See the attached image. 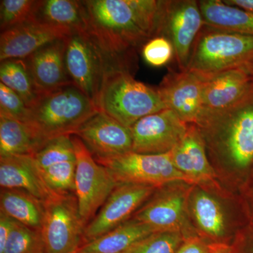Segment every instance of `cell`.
<instances>
[{
	"instance_id": "obj_32",
	"label": "cell",
	"mask_w": 253,
	"mask_h": 253,
	"mask_svg": "<svg viewBox=\"0 0 253 253\" xmlns=\"http://www.w3.org/2000/svg\"><path fill=\"white\" fill-rule=\"evenodd\" d=\"M142 56L150 66L161 67L174 58V46L166 37L156 36L142 46Z\"/></svg>"
},
{
	"instance_id": "obj_10",
	"label": "cell",
	"mask_w": 253,
	"mask_h": 253,
	"mask_svg": "<svg viewBox=\"0 0 253 253\" xmlns=\"http://www.w3.org/2000/svg\"><path fill=\"white\" fill-rule=\"evenodd\" d=\"M98 162L107 168L119 183H133L155 188L174 182L193 184L187 176L176 169L169 152L143 154L130 151Z\"/></svg>"
},
{
	"instance_id": "obj_35",
	"label": "cell",
	"mask_w": 253,
	"mask_h": 253,
	"mask_svg": "<svg viewBox=\"0 0 253 253\" xmlns=\"http://www.w3.org/2000/svg\"><path fill=\"white\" fill-rule=\"evenodd\" d=\"M14 219L0 212V253L2 252L15 224Z\"/></svg>"
},
{
	"instance_id": "obj_11",
	"label": "cell",
	"mask_w": 253,
	"mask_h": 253,
	"mask_svg": "<svg viewBox=\"0 0 253 253\" xmlns=\"http://www.w3.org/2000/svg\"><path fill=\"white\" fill-rule=\"evenodd\" d=\"M156 189L143 184L119 183L96 216L84 228V244L129 220L133 213L144 206Z\"/></svg>"
},
{
	"instance_id": "obj_9",
	"label": "cell",
	"mask_w": 253,
	"mask_h": 253,
	"mask_svg": "<svg viewBox=\"0 0 253 253\" xmlns=\"http://www.w3.org/2000/svg\"><path fill=\"white\" fill-rule=\"evenodd\" d=\"M44 206L41 228L44 253H78L84 245L86 226L80 214L76 196L59 195Z\"/></svg>"
},
{
	"instance_id": "obj_23",
	"label": "cell",
	"mask_w": 253,
	"mask_h": 253,
	"mask_svg": "<svg viewBox=\"0 0 253 253\" xmlns=\"http://www.w3.org/2000/svg\"><path fill=\"white\" fill-rule=\"evenodd\" d=\"M46 143L28 123L0 117V158L34 156Z\"/></svg>"
},
{
	"instance_id": "obj_5",
	"label": "cell",
	"mask_w": 253,
	"mask_h": 253,
	"mask_svg": "<svg viewBox=\"0 0 253 253\" xmlns=\"http://www.w3.org/2000/svg\"><path fill=\"white\" fill-rule=\"evenodd\" d=\"M253 65V36L238 34L204 25L196 38L188 71L203 80Z\"/></svg>"
},
{
	"instance_id": "obj_27",
	"label": "cell",
	"mask_w": 253,
	"mask_h": 253,
	"mask_svg": "<svg viewBox=\"0 0 253 253\" xmlns=\"http://www.w3.org/2000/svg\"><path fill=\"white\" fill-rule=\"evenodd\" d=\"M0 80L4 85L19 95L28 108L34 104L41 95L26 59L1 61Z\"/></svg>"
},
{
	"instance_id": "obj_29",
	"label": "cell",
	"mask_w": 253,
	"mask_h": 253,
	"mask_svg": "<svg viewBox=\"0 0 253 253\" xmlns=\"http://www.w3.org/2000/svg\"><path fill=\"white\" fill-rule=\"evenodd\" d=\"M0 253H44L41 231L15 221L6 246Z\"/></svg>"
},
{
	"instance_id": "obj_36",
	"label": "cell",
	"mask_w": 253,
	"mask_h": 253,
	"mask_svg": "<svg viewBox=\"0 0 253 253\" xmlns=\"http://www.w3.org/2000/svg\"><path fill=\"white\" fill-rule=\"evenodd\" d=\"M245 236L242 242L233 246V253H253V231Z\"/></svg>"
},
{
	"instance_id": "obj_37",
	"label": "cell",
	"mask_w": 253,
	"mask_h": 253,
	"mask_svg": "<svg viewBox=\"0 0 253 253\" xmlns=\"http://www.w3.org/2000/svg\"><path fill=\"white\" fill-rule=\"evenodd\" d=\"M208 253H233V246L222 242H213Z\"/></svg>"
},
{
	"instance_id": "obj_16",
	"label": "cell",
	"mask_w": 253,
	"mask_h": 253,
	"mask_svg": "<svg viewBox=\"0 0 253 253\" xmlns=\"http://www.w3.org/2000/svg\"><path fill=\"white\" fill-rule=\"evenodd\" d=\"M134 218L156 231H179L185 238L197 235L188 229L187 199L181 190L159 193L149 200Z\"/></svg>"
},
{
	"instance_id": "obj_30",
	"label": "cell",
	"mask_w": 253,
	"mask_h": 253,
	"mask_svg": "<svg viewBox=\"0 0 253 253\" xmlns=\"http://www.w3.org/2000/svg\"><path fill=\"white\" fill-rule=\"evenodd\" d=\"M184 239L185 236L179 231H157L123 253H175Z\"/></svg>"
},
{
	"instance_id": "obj_14",
	"label": "cell",
	"mask_w": 253,
	"mask_h": 253,
	"mask_svg": "<svg viewBox=\"0 0 253 253\" xmlns=\"http://www.w3.org/2000/svg\"><path fill=\"white\" fill-rule=\"evenodd\" d=\"M204 80L186 71H169L158 86L168 109L187 124L197 123L202 111Z\"/></svg>"
},
{
	"instance_id": "obj_22",
	"label": "cell",
	"mask_w": 253,
	"mask_h": 253,
	"mask_svg": "<svg viewBox=\"0 0 253 253\" xmlns=\"http://www.w3.org/2000/svg\"><path fill=\"white\" fill-rule=\"evenodd\" d=\"M199 4L206 26L253 36V13L226 4L223 0H201Z\"/></svg>"
},
{
	"instance_id": "obj_17",
	"label": "cell",
	"mask_w": 253,
	"mask_h": 253,
	"mask_svg": "<svg viewBox=\"0 0 253 253\" xmlns=\"http://www.w3.org/2000/svg\"><path fill=\"white\" fill-rule=\"evenodd\" d=\"M251 67L230 70L204 81L199 119L230 107L247 94L253 86Z\"/></svg>"
},
{
	"instance_id": "obj_3",
	"label": "cell",
	"mask_w": 253,
	"mask_h": 253,
	"mask_svg": "<svg viewBox=\"0 0 253 253\" xmlns=\"http://www.w3.org/2000/svg\"><path fill=\"white\" fill-rule=\"evenodd\" d=\"M28 124L48 142L64 135H75L79 128L99 111L74 84L40 95L29 108Z\"/></svg>"
},
{
	"instance_id": "obj_4",
	"label": "cell",
	"mask_w": 253,
	"mask_h": 253,
	"mask_svg": "<svg viewBox=\"0 0 253 253\" xmlns=\"http://www.w3.org/2000/svg\"><path fill=\"white\" fill-rule=\"evenodd\" d=\"M97 108L128 128L167 109L158 87L136 81L129 71L116 68H110L105 76Z\"/></svg>"
},
{
	"instance_id": "obj_28",
	"label": "cell",
	"mask_w": 253,
	"mask_h": 253,
	"mask_svg": "<svg viewBox=\"0 0 253 253\" xmlns=\"http://www.w3.org/2000/svg\"><path fill=\"white\" fill-rule=\"evenodd\" d=\"M33 156L41 170L59 163L76 161L74 145L70 135L51 139Z\"/></svg>"
},
{
	"instance_id": "obj_2",
	"label": "cell",
	"mask_w": 253,
	"mask_h": 253,
	"mask_svg": "<svg viewBox=\"0 0 253 253\" xmlns=\"http://www.w3.org/2000/svg\"><path fill=\"white\" fill-rule=\"evenodd\" d=\"M206 147L213 148L243 174L253 172V86L227 109L196 123Z\"/></svg>"
},
{
	"instance_id": "obj_13",
	"label": "cell",
	"mask_w": 253,
	"mask_h": 253,
	"mask_svg": "<svg viewBox=\"0 0 253 253\" xmlns=\"http://www.w3.org/2000/svg\"><path fill=\"white\" fill-rule=\"evenodd\" d=\"M75 135L81 139L97 161L132 151L130 128L102 111H98L88 119Z\"/></svg>"
},
{
	"instance_id": "obj_18",
	"label": "cell",
	"mask_w": 253,
	"mask_h": 253,
	"mask_svg": "<svg viewBox=\"0 0 253 253\" xmlns=\"http://www.w3.org/2000/svg\"><path fill=\"white\" fill-rule=\"evenodd\" d=\"M0 186L26 191L44 204L59 196L48 185L33 156L0 158Z\"/></svg>"
},
{
	"instance_id": "obj_25",
	"label": "cell",
	"mask_w": 253,
	"mask_h": 253,
	"mask_svg": "<svg viewBox=\"0 0 253 253\" xmlns=\"http://www.w3.org/2000/svg\"><path fill=\"white\" fill-rule=\"evenodd\" d=\"M0 211L23 225L41 231L45 206L26 191L1 189Z\"/></svg>"
},
{
	"instance_id": "obj_24",
	"label": "cell",
	"mask_w": 253,
	"mask_h": 253,
	"mask_svg": "<svg viewBox=\"0 0 253 253\" xmlns=\"http://www.w3.org/2000/svg\"><path fill=\"white\" fill-rule=\"evenodd\" d=\"M33 20L73 32L87 31L85 9L83 1H38Z\"/></svg>"
},
{
	"instance_id": "obj_7",
	"label": "cell",
	"mask_w": 253,
	"mask_h": 253,
	"mask_svg": "<svg viewBox=\"0 0 253 253\" xmlns=\"http://www.w3.org/2000/svg\"><path fill=\"white\" fill-rule=\"evenodd\" d=\"M76 156L75 196L84 224L89 222L104 206L119 182L100 164L79 137L71 135Z\"/></svg>"
},
{
	"instance_id": "obj_26",
	"label": "cell",
	"mask_w": 253,
	"mask_h": 253,
	"mask_svg": "<svg viewBox=\"0 0 253 253\" xmlns=\"http://www.w3.org/2000/svg\"><path fill=\"white\" fill-rule=\"evenodd\" d=\"M191 208L199 229L208 237L220 239L225 234V217L217 200L202 190L191 196Z\"/></svg>"
},
{
	"instance_id": "obj_31",
	"label": "cell",
	"mask_w": 253,
	"mask_h": 253,
	"mask_svg": "<svg viewBox=\"0 0 253 253\" xmlns=\"http://www.w3.org/2000/svg\"><path fill=\"white\" fill-rule=\"evenodd\" d=\"M38 1L1 0L0 1V28L7 31L33 18Z\"/></svg>"
},
{
	"instance_id": "obj_34",
	"label": "cell",
	"mask_w": 253,
	"mask_h": 253,
	"mask_svg": "<svg viewBox=\"0 0 253 253\" xmlns=\"http://www.w3.org/2000/svg\"><path fill=\"white\" fill-rule=\"evenodd\" d=\"M212 243L206 242L198 235L185 238L175 253H208Z\"/></svg>"
},
{
	"instance_id": "obj_15",
	"label": "cell",
	"mask_w": 253,
	"mask_h": 253,
	"mask_svg": "<svg viewBox=\"0 0 253 253\" xmlns=\"http://www.w3.org/2000/svg\"><path fill=\"white\" fill-rule=\"evenodd\" d=\"M72 31L31 21L1 32L0 36V61L23 59L51 42L67 38Z\"/></svg>"
},
{
	"instance_id": "obj_1",
	"label": "cell",
	"mask_w": 253,
	"mask_h": 253,
	"mask_svg": "<svg viewBox=\"0 0 253 253\" xmlns=\"http://www.w3.org/2000/svg\"><path fill=\"white\" fill-rule=\"evenodd\" d=\"M156 0H87V31L116 67L131 72L134 49L156 36Z\"/></svg>"
},
{
	"instance_id": "obj_8",
	"label": "cell",
	"mask_w": 253,
	"mask_h": 253,
	"mask_svg": "<svg viewBox=\"0 0 253 253\" xmlns=\"http://www.w3.org/2000/svg\"><path fill=\"white\" fill-rule=\"evenodd\" d=\"M205 25L199 1L168 0L160 2L156 36L172 42L179 71H186L196 38Z\"/></svg>"
},
{
	"instance_id": "obj_38",
	"label": "cell",
	"mask_w": 253,
	"mask_h": 253,
	"mask_svg": "<svg viewBox=\"0 0 253 253\" xmlns=\"http://www.w3.org/2000/svg\"><path fill=\"white\" fill-rule=\"evenodd\" d=\"M251 73H252V76H253V65L251 67Z\"/></svg>"
},
{
	"instance_id": "obj_19",
	"label": "cell",
	"mask_w": 253,
	"mask_h": 253,
	"mask_svg": "<svg viewBox=\"0 0 253 253\" xmlns=\"http://www.w3.org/2000/svg\"><path fill=\"white\" fill-rule=\"evenodd\" d=\"M67 38L51 42L26 59L41 95L73 84L65 61Z\"/></svg>"
},
{
	"instance_id": "obj_21",
	"label": "cell",
	"mask_w": 253,
	"mask_h": 253,
	"mask_svg": "<svg viewBox=\"0 0 253 253\" xmlns=\"http://www.w3.org/2000/svg\"><path fill=\"white\" fill-rule=\"evenodd\" d=\"M157 231L137 219H130L82 246L78 253H123Z\"/></svg>"
},
{
	"instance_id": "obj_6",
	"label": "cell",
	"mask_w": 253,
	"mask_h": 253,
	"mask_svg": "<svg viewBox=\"0 0 253 253\" xmlns=\"http://www.w3.org/2000/svg\"><path fill=\"white\" fill-rule=\"evenodd\" d=\"M65 61L73 84L97 107L106 73L110 68H118L109 61L87 31L73 32L68 37Z\"/></svg>"
},
{
	"instance_id": "obj_12",
	"label": "cell",
	"mask_w": 253,
	"mask_h": 253,
	"mask_svg": "<svg viewBox=\"0 0 253 253\" xmlns=\"http://www.w3.org/2000/svg\"><path fill=\"white\" fill-rule=\"evenodd\" d=\"M188 126L168 109L142 118L130 127L132 151L143 154L170 152L184 138Z\"/></svg>"
},
{
	"instance_id": "obj_33",
	"label": "cell",
	"mask_w": 253,
	"mask_h": 253,
	"mask_svg": "<svg viewBox=\"0 0 253 253\" xmlns=\"http://www.w3.org/2000/svg\"><path fill=\"white\" fill-rule=\"evenodd\" d=\"M29 111L19 95L0 83V117L27 123Z\"/></svg>"
},
{
	"instance_id": "obj_20",
	"label": "cell",
	"mask_w": 253,
	"mask_h": 253,
	"mask_svg": "<svg viewBox=\"0 0 253 253\" xmlns=\"http://www.w3.org/2000/svg\"><path fill=\"white\" fill-rule=\"evenodd\" d=\"M206 149L199 127L189 124L184 138L169 152L176 169L187 176L193 184L209 182L215 177Z\"/></svg>"
}]
</instances>
